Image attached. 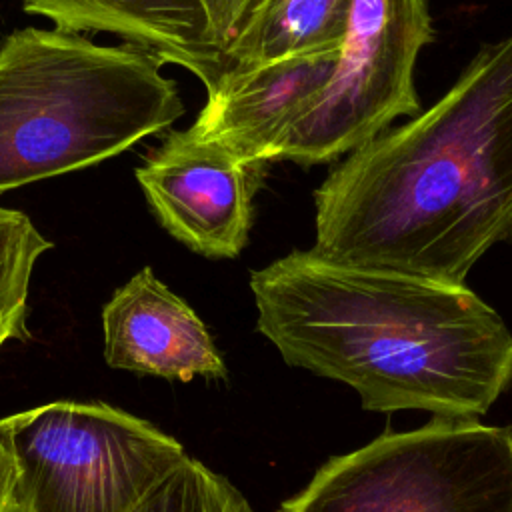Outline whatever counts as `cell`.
<instances>
[{"instance_id": "cell-11", "label": "cell", "mask_w": 512, "mask_h": 512, "mask_svg": "<svg viewBox=\"0 0 512 512\" xmlns=\"http://www.w3.org/2000/svg\"><path fill=\"white\" fill-rule=\"evenodd\" d=\"M352 0H264L226 52V74L214 94L252 70L288 56L338 50Z\"/></svg>"}, {"instance_id": "cell-2", "label": "cell", "mask_w": 512, "mask_h": 512, "mask_svg": "<svg viewBox=\"0 0 512 512\" xmlns=\"http://www.w3.org/2000/svg\"><path fill=\"white\" fill-rule=\"evenodd\" d=\"M258 332L370 412L478 418L512 382V332L466 284L294 250L252 270Z\"/></svg>"}, {"instance_id": "cell-8", "label": "cell", "mask_w": 512, "mask_h": 512, "mask_svg": "<svg viewBox=\"0 0 512 512\" xmlns=\"http://www.w3.org/2000/svg\"><path fill=\"white\" fill-rule=\"evenodd\" d=\"M68 32H112L164 64L192 72L214 94L226 74V52L264 0H20Z\"/></svg>"}, {"instance_id": "cell-12", "label": "cell", "mask_w": 512, "mask_h": 512, "mask_svg": "<svg viewBox=\"0 0 512 512\" xmlns=\"http://www.w3.org/2000/svg\"><path fill=\"white\" fill-rule=\"evenodd\" d=\"M52 248L34 222L20 210L0 206V348L26 340L28 286L36 260Z\"/></svg>"}, {"instance_id": "cell-1", "label": "cell", "mask_w": 512, "mask_h": 512, "mask_svg": "<svg viewBox=\"0 0 512 512\" xmlns=\"http://www.w3.org/2000/svg\"><path fill=\"white\" fill-rule=\"evenodd\" d=\"M314 204V254L466 284L512 242V36L486 44L428 110L350 152Z\"/></svg>"}, {"instance_id": "cell-3", "label": "cell", "mask_w": 512, "mask_h": 512, "mask_svg": "<svg viewBox=\"0 0 512 512\" xmlns=\"http://www.w3.org/2000/svg\"><path fill=\"white\" fill-rule=\"evenodd\" d=\"M162 60L136 44L22 28L0 44V192L94 166L184 114Z\"/></svg>"}, {"instance_id": "cell-14", "label": "cell", "mask_w": 512, "mask_h": 512, "mask_svg": "<svg viewBox=\"0 0 512 512\" xmlns=\"http://www.w3.org/2000/svg\"><path fill=\"white\" fill-rule=\"evenodd\" d=\"M12 484H14V466L0 440V512H14Z\"/></svg>"}, {"instance_id": "cell-4", "label": "cell", "mask_w": 512, "mask_h": 512, "mask_svg": "<svg viewBox=\"0 0 512 512\" xmlns=\"http://www.w3.org/2000/svg\"><path fill=\"white\" fill-rule=\"evenodd\" d=\"M14 512H136L190 456L106 402L56 400L0 418Z\"/></svg>"}, {"instance_id": "cell-5", "label": "cell", "mask_w": 512, "mask_h": 512, "mask_svg": "<svg viewBox=\"0 0 512 512\" xmlns=\"http://www.w3.org/2000/svg\"><path fill=\"white\" fill-rule=\"evenodd\" d=\"M278 512H512V428L434 416L328 458Z\"/></svg>"}, {"instance_id": "cell-9", "label": "cell", "mask_w": 512, "mask_h": 512, "mask_svg": "<svg viewBox=\"0 0 512 512\" xmlns=\"http://www.w3.org/2000/svg\"><path fill=\"white\" fill-rule=\"evenodd\" d=\"M102 332L110 368L172 382L228 378L206 324L148 266L104 304Z\"/></svg>"}, {"instance_id": "cell-6", "label": "cell", "mask_w": 512, "mask_h": 512, "mask_svg": "<svg viewBox=\"0 0 512 512\" xmlns=\"http://www.w3.org/2000/svg\"><path fill=\"white\" fill-rule=\"evenodd\" d=\"M432 38L430 0H352L332 78L274 160L324 164L374 140L398 116L420 114L414 66Z\"/></svg>"}, {"instance_id": "cell-13", "label": "cell", "mask_w": 512, "mask_h": 512, "mask_svg": "<svg viewBox=\"0 0 512 512\" xmlns=\"http://www.w3.org/2000/svg\"><path fill=\"white\" fill-rule=\"evenodd\" d=\"M136 512H256L248 498L204 462L188 458Z\"/></svg>"}, {"instance_id": "cell-10", "label": "cell", "mask_w": 512, "mask_h": 512, "mask_svg": "<svg viewBox=\"0 0 512 512\" xmlns=\"http://www.w3.org/2000/svg\"><path fill=\"white\" fill-rule=\"evenodd\" d=\"M338 50L268 62L206 98L190 126L250 166L266 168L274 152L332 78Z\"/></svg>"}, {"instance_id": "cell-7", "label": "cell", "mask_w": 512, "mask_h": 512, "mask_svg": "<svg viewBox=\"0 0 512 512\" xmlns=\"http://www.w3.org/2000/svg\"><path fill=\"white\" fill-rule=\"evenodd\" d=\"M262 174L192 128L168 132L136 168L162 228L208 258H236L246 246Z\"/></svg>"}]
</instances>
